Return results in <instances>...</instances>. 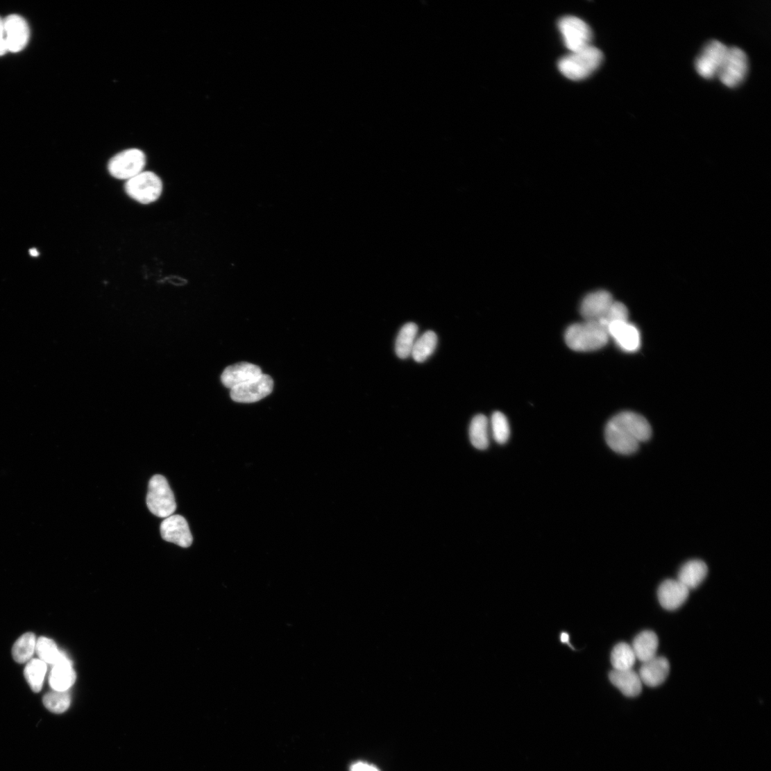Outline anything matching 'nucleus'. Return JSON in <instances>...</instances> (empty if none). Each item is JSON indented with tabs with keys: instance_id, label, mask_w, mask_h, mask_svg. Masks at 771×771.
<instances>
[{
	"instance_id": "nucleus-1",
	"label": "nucleus",
	"mask_w": 771,
	"mask_h": 771,
	"mask_svg": "<svg viewBox=\"0 0 771 771\" xmlns=\"http://www.w3.org/2000/svg\"><path fill=\"white\" fill-rule=\"evenodd\" d=\"M608 330L600 322L584 321L570 325L566 332L565 341L570 350L587 353L599 350L609 340Z\"/></svg>"
},
{
	"instance_id": "nucleus-2",
	"label": "nucleus",
	"mask_w": 771,
	"mask_h": 771,
	"mask_svg": "<svg viewBox=\"0 0 771 771\" xmlns=\"http://www.w3.org/2000/svg\"><path fill=\"white\" fill-rule=\"evenodd\" d=\"M603 60L604 55L600 49L591 45L562 58L558 67L566 78L579 81L589 77L600 67Z\"/></svg>"
},
{
	"instance_id": "nucleus-3",
	"label": "nucleus",
	"mask_w": 771,
	"mask_h": 771,
	"mask_svg": "<svg viewBox=\"0 0 771 771\" xmlns=\"http://www.w3.org/2000/svg\"><path fill=\"white\" fill-rule=\"evenodd\" d=\"M146 505L149 511L160 518H166L176 512L175 495L163 476L155 475L149 481Z\"/></svg>"
},
{
	"instance_id": "nucleus-4",
	"label": "nucleus",
	"mask_w": 771,
	"mask_h": 771,
	"mask_svg": "<svg viewBox=\"0 0 771 771\" xmlns=\"http://www.w3.org/2000/svg\"><path fill=\"white\" fill-rule=\"evenodd\" d=\"M126 193L140 204H151L160 197L163 184L159 176L152 171H142L127 181L124 186Z\"/></svg>"
},
{
	"instance_id": "nucleus-5",
	"label": "nucleus",
	"mask_w": 771,
	"mask_h": 771,
	"mask_svg": "<svg viewBox=\"0 0 771 771\" xmlns=\"http://www.w3.org/2000/svg\"><path fill=\"white\" fill-rule=\"evenodd\" d=\"M749 68V59L745 53L738 47H729L726 58L716 78L725 86L736 87L747 76Z\"/></svg>"
},
{
	"instance_id": "nucleus-6",
	"label": "nucleus",
	"mask_w": 771,
	"mask_h": 771,
	"mask_svg": "<svg viewBox=\"0 0 771 771\" xmlns=\"http://www.w3.org/2000/svg\"><path fill=\"white\" fill-rule=\"evenodd\" d=\"M559 29L564 44L570 53L582 51L592 45V31L588 24L579 17L566 16L561 18L559 22Z\"/></svg>"
},
{
	"instance_id": "nucleus-7",
	"label": "nucleus",
	"mask_w": 771,
	"mask_h": 771,
	"mask_svg": "<svg viewBox=\"0 0 771 771\" xmlns=\"http://www.w3.org/2000/svg\"><path fill=\"white\" fill-rule=\"evenodd\" d=\"M146 162V156L140 149H129L110 160L108 171L113 178L128 181L143 171Z\"/></svg>"
},
{
	"instance_id": "nucleus-8",
	"label": "nucleus",
	"mask_w": 771,
	"mask_h": 771,
	"mask_svg": "<svg viewBox=\"0 0 771 771\" xmlns=\"http://www.w3.org/2000/svg\"><path fill=\"white\" fill-rule=\"evenodd\" d=\"M728 49L729 46L718 40L709 42L695 60L696 71L705 79H713L717 77L720 67L726 58Z\"/></svg>"
},
{
	"instance_id": "nucleus-9",
	"label": "nucleus",
	"mask_w": 771,
	"mask_h": 771,
	"mask_svg": "<svg viewBox=\"0 0 771 771\" xmlns=\"http://www.w3.org/2000/svg\"><path fill=\"white\" fill-rule=\"evenodd\" d=\"M605 437L609 446L618 454L630 455L638 450L640 443L614 416L608 422Z\"/></svg>"
},
{
	"instance_id": "nucleus-10",
	"label": "nucleus",
	"mask_w": 771,
	"mask_h": 771,
	"mask_svg": "<svg viewBox=\"0 0 771 771\" xmlns=\"http://www.w3.org/2000/svg\"><path fill=\"white\" fill-rule=\"evenodd\" d=\"M273 381L266 375L231 389L232 400L238 403H257L268 396L273 391Z\"/></svg>"
},
{
	"instance_id": "nucleus-11",
	"label": "nucleus",
	"mask_w": 771,
	"mask_h": 771,
	"mask_svg": "<svg viewBox=\"0 0 771 771\" xmlns=\"http://www.w3.org/2000/svg\"><path fill=\"white\" fill-rule=\"evenodd\" d=\"M4 27L8 53H19L29 42L31 31L28 23L18 15L4 18Z\"/></svg>"
},
{
	"instance_id": "nucleus-12",
	"label": "nucleus",
	"mask_w": 771,
	"mask_h": 771,
	"mask_svg": "<svg viewBox=\"0 0 771 771\" xmlns=\"http://www.w3.org/2000/svg\"><path fill=\"white\" fill-rule=\"evenodd\" d=\"M614 303L611 293L599 290L588 294L583 300L580 312L585 321H600Z\"/></svg>"
},
{
	"instance_id": "nucleus-13",
	"label": "nucleus",
	"mask_w": 771,
	"mask_h": 771,
	"mask_svg": "<svg viewBox=\"0 0 771 771\" xmlns=\"http://www.w3.org/2000/svg\"><path fill=\"white\" fill-rule=\"evenodd\" d=\"M160 532L164 540L183 548H188L193 542L187 521L180 515H171L166 518L162 522Z\"/></svg>"
},
{
	"instance_id": "nucleus-14",
	"label": "nucleus",
	"mask_w": 771,
	"mask_h": 771,
	"mask_svg": "<svg viewBox=\"0 0 771 771\" xmlns=\"http://www.w3.org/2000/svg\"><path fill=\"white\" fill-rule=\"evenodd\" d=\"M609 338H612L621 350L633 353L639 350L641 335L636 326L627 321L612 323L608 327Z\"/></svg>"
},
{
	"instance_id": "nucleus-15",
	"label": "nucleus",
	"mask_w": 771,
	"mask_h": 771,
	"mask_svg": "<svg viewBox=\"0 0 771 771\" xmlns=\"http://www.w3.org/2000/svg\"><path fill=\"white\" fill-rule=\"evenodd\" d=\"M263 374L260 366L247 362H240L223 370L221 380L223 386L232 389L253 381Z\"/></svg>"
},
{
	"instance_id": "nucleus-16",
	"label": "nucleus",
	"mask_w": 771,
	"mask_h": 771,
	"mask_svg": "<svg viewBox=\"0 0 771 771\" xmlns=\"http://www.w3.org/2000/svg\"><path fill=\"white\" fill-rule=\"evenodd\" d=\"M690 590L678 580L664 581L658 590L660 604L666 610L675 611L687 600Z\"/></svg>"
},
{
	"instance_id": "nucleus-17",
	"label": "nucleus",
	"mask_w": 771,
	"mask_h": 771,
	"mask_svg": "<svg viewBox=\"0 0 771 771\" xmlns=\"http://www.w3.org/2000/svg\"><path fill=\"white\" fill-rule=\"evenodd\" d=\"M669 672L668 661L665 657L656 656L643 663L638 674L642 684L650 687H657L664 683Z\"/></svg>"
},
{
	"instance_id": "nucleus-18",
	"label": "nucleus",
	"mask_w": 771,
	"mask_h": 771,
	"mask_svg": "<svg viewBox=\"0 0 771 771\" xmlns=\"http://www.w3.org/2000/svg\"><path fill=\"white\" fill-rule=\"evenodd\" d=\"M612 684L627 697L634 698L642 691L643 684L638 673L632 669L613 670L609 674Z\"/></svg>"
},
{
	"instance_id": "nucleus-19",
	"label": "nucleus",
	"mask_w": 771,
	"mask_h": 771,
	"mask_svg": "<svg viewBox=\"0 0 771 771\" xmlns=\"http://www.w3.org/2000/svg\"><path fill=\"white\" fill-rule=\"evenodd\" d=\"M614 418L625 427L639 443L648 441L652 434L650 423L643 416L632 412H623Z\"/></svg>"
},
{
	"instance_id": "nucleus-20",
	"label": "nucleus",
	"mask_w": 771,
	"mask_h": 771,
	"mask_svg": "<svg viewBox=\"0 0 771 771\" xmlns=\"http://www.w3.org/2000/svg\"><path fill=\"white\" fill-rule=\"evenodd\" d=\"M708 575L707 565L701 560H691L680 568L678 581L689 590L700 586Z\"/></svg>"
},
{
	"instance_id": "nucleus-21",
	"label": "nucleus",
	"mask_w": 771,
	"mask_h": 771,
	"mask_svg": "<svg viewBox=\"0 0 771 771\" xmlns=\"http://www.w3.org/2000/svg\"><path fill=\"white\" fill-rule=\"evenodd\" d=\"M632 647L636 659L642 663L648 661L656 656L658 636L652 631H644L635 637Z\"/></svg>"
},
{
	"instance_id": "nucleus-22",
	"label": "nucleus",
	"mask_w": 771,
	"mask_h": 771,
	"mask_svg": "<svg viewBox=\"0 0 771 771\" xmlns=\"http://www.w3.org/2000/svg\"><path fill=\"white\" fill-rule=\"evenodd\" d=\"M76 681V671L69 659L53 666L49 678V685L56 691H67Z\"/></svg>"
},
{
	"instance_id": "nucleus-23",
	"label": "nucleus",
	"mask_w": 771,
	"mask_h": 771,
	"mask_svg": "<svg viewBox=\"0 0 771 771\" xmlns=\"http://www.w3.org/2000/svg\"><path fill=\"white\" fill-rule=\"evenodd\" d=\"M470 441L476 449L485 450L489 446V420L484 415L473 418L469 428Z\"/></svg>"
},
{
	"instance_id": "nucleus-24",
	"label": "nucleus",
	"mask_w": 771,
	"mask_h": 771,
	"mask_svg": "<svg viewBox=\"0 0 771 771\" xmlns=\"http://www.w3.org/2000/svg\"><path fill=\"white\" fill-rule=\"evenodd\" d=\"M36 652L40 660L53 666L69 660L64 652L59 650L56 642L46 637L37 640Z\"/></svg>"
},
{
	"instance_id": "nucleus-25",
	"label": "nucleus",
	"mask_w": 771,
	"mask_h": 771,
	"mask_svg": "<svg viewBox=\"0 0 771 771\" xmlns=\"http://www.w3.org/2000/svg\"><path fill=\"white\" fill-rule=\"evenodd\" d=\"M418 327L414 323H408L400 330L397 336L395 350L398 357L405 359L412 355Z\"/></svg>"
},
{
	"instance_id": "nucleus-26",
	"label": "nucleus",
	"mask_w": 771,
	"mask_h": 771,
	"mask_svg": "<svg viewBox=\"0 0 771 771\" xmlns=\"http://www.w3.org/2000/svg\"><path fill=\"white\" fill-rule=\"evenodd\" d=\"M438 339L436 333L427 331L416 340L412 356L415 362H425L434 352Z\"/></svg>"
},
{
	"instance_id": "nucleus-27",
	"label": "nucleus",
	"mask_w": 771,
	"mask_h": 771,
	"mask_svg": "<svg viewBox=\"0 0 771 771\" xmlns=\"http://www.w3.org/2000/svg\"><path fill=\"white\" fill-rule=\"evenodd\" d=\"M37 640L34 634L27 633L19 637L12 648V656L19 663L29 662L36 652Z\"/></svg>"
},
{
	"instance_id": "nucleus-28",
	"label": "nucleus",
	"mask_w": 771,
	"mask_h": 771,
	"mask_svg": "<svg viewBox=\"0 0 771 771\" xmlns=\"http://www.w3.org/2000/svg\"><path fill=\"white\" fill-rule=\"evenodd\" d=\"M636 660L632 645L626 643H618L611 652V661L614 670L632 669Z\"/></svg>"
},
{
	"instance_id": "nucleus-29",
	"label": "nucleus",
	"mask_w": 771,
	"mask_h": 771,
	"mask_svg": "<svg viewBox=\"0 0 771 771\" xmlns=\"http://www.w3.org/2000/svg\"><path fill=\"white\" fill-rule=\"evenodd\" d=\"M46 670V663L37 659H31L24 668V677L35 693L42 690Z\"/></svg>"
},
{
	"instance_id": "nucleus-30",
	"label": "nucleus",
	"mask_w": 771,
	"mask_h": 771,
	"mask_svg": "<svg viewBox=\"0 0 771 771\" xmlns=\"http://www.w3.org/2000/svg\"><path fill=\"white\" fill-rule=\"evenodd\" d=\"M43 704L49 711L54 713H62L70 706V695L67 691L53 690L44 695Z\"/></svg>"
},
{
	"instance_id": "nucleus-31",
	"label": "nucleus",
	"mask_w": 771,
	"mask_h": 771,
	"mask_svg": "<svg viewBox=\"0 0 771 771\" xmlns=\"http://www.w3.org/2000/svg\"><path fill=\"white\" fill-rule=\"evenodd\" d=\"M491 426L493 439L497 443L505 444L508 441L510 437V427L507 418L504 414L500 412H494L491 418Z\"/></svg>"
},
{
	"instance_id": "nucleus-32",
	"label": "nucleus",
	"mask_w": 771,
	"mask_h": 771,
	"mask_svg": "<svg viewBox=\"0 0 771 771\" xmlns=\"http://www.w3.org/2000/svg\"><path fill=\"white\" fill-rule=\"evenodd\" d=\"M627 320H629L627 307L623 303L614 301L607 315L599 322L608 330L612 323Z\"/></svg>"
},
{
	"instance_id": "nucleus-33",
	"label": "nucleus",
	"mask_w": 771,
	"mask_h": 771,
	"mask_svg": "<svg viewBox=\"0 0 771 771\" xmlns=\"http://www.w3.org/2000/svg\"><path fill=\"white\" fill-rule=\"evenodd\" d=\"M8 47L6 39L4 19L0 17V57L8 53Z\"/></svg>"
},
{
	"instance_id": "nucleus-34",
	"label": "nucleus",
	"mask_w": 771,
	"mask_h": 771,
	"mask_svg": "<svg viewBox=\"0 0 771 771\" xmlns=\"http://www.w3.org/2000/svg\"><path fill=\"white\" fill-rule=\"evenodd\" d=\"M350 771H380L376 766L365 762H357L352 765Z\"/></svg>"
},
{
	"instance_id": "nucleus-35",
	"label": "nucleus",
	"mask_w": 771,
	"mask_h": 771,
	"mask_svg": "<svg viewBox=\"0 0 771 771\" xmlns=\"http://www.w3.org/2000/svg\"><path fill=\"white\" fill-rule=\"evenodd\" d=\"M561 641L562 643H568L569 641V636L567 633H562L561 635Z\"/></svg>"
},
{
	"instance_id": "nucleus-36",
	"label": "nucleus",
	"mask_w": 771,
	"mask_h": 771,
	"mask_svg": "<svg viewBox=\"0 0 771 771\" xmlns=\"http://www.w3.org/2000/svg\"><path fill=\"white\" fill-rule=\"evenodd\" d=\"M30 253H31V256L35 257H37L39 255V253L37 252L36 248H33V250H31Z\"/></svg>"
}]
</instances>
